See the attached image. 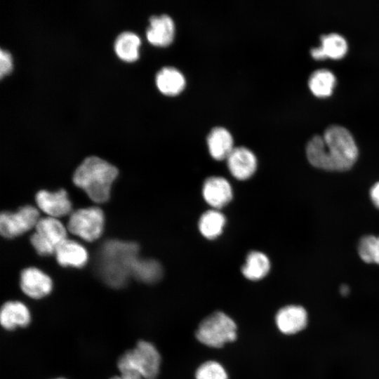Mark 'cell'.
<instances>
[{
  "label": "cell",
  "mask_w": 379,
  "mask_h": 379,
  "mask_svg": "<svg viewBox=\"0 0 379 379\" xmlns=\"http://www.w3.org/2000/svg\"><path fill=\"white\" fill-rule=\"evenodd\" d=\"M358 148L352 133L340 125H330L322 135H314L306 145V155L314 167L344 171L352 167Z\"/></svg>",
  "instance_id": "1"
},
{
  "label": "cell",
  "mask_w": 379,
  "mask_h": 379,
  "mask_svg": "<svg viewBox=\"0 0 379 379\" xmlns=\"http://www.w3.org/2000/svg\"><path fill=\"white\" fill-rule=\"evenodd\" d=\"M136 243L111 240L102 246L99 257V272L102 280L114 288L124 286L132 276V267L138 258Z\"/></svg>",
  "instance_id": "2"
},
{
  "label": "cell",
  "mask_w": 379,
  "mask_h": 379,
  "mask_svg": "<svg viewBox=\"0 0 379 379\" xmlns=\"http://www.w3.org/2000/svg\"><path fill=\"white\" fill-rule=\"evenodd\" d=\"M118 175L117 168L95 156L86 158L73 175L74 183L84 190L95 202L103 203L109 198L112 182Z\"/></svg>",
  "instance_id": "3"
},
{
  "label": "cell",
  "mask_w": 379,
  "mask_h": 379,
  "mask_svg": "<svg viewBox=\"0 0 379 379\" xmlns=\"http://www.w3.org/2000/svg\"><path fill=\"white\" fill-rule=\"evenodd\" d=\"M161 364V356L151 343L140 340L136 346L124 352L117 367L121 375L135 379H156Z\"/></svg>",
  "instance_id": "4"
},
{
  "label": "cell",
  "mask_w": 379,
  "mask_h": 379,
  "mask_svg": "<svg viewBox=\"0 0 379 379\" xmlns=\"http://www.w3.org/2000/svg\"><path fill=\"white\" fill-rule=\"evenodd\" d=\"M196 337L206 346L219 348L236 339L237 325L226 314L215 312L201 322Z\"/></svg>",
  "instance_id": "5"
},
{
  "label": "cell",
  "mask_w": 379,
  "mask_h": 379,
  "mask_svg": "<svg viewBox=\"0 0 379 379\" xmlns=\"http://www.w3.org/2000/svg\"><path fill=\"white\" fill-rule=\"evenodd\" d=\"M36 232L30 241L41 255L55 253L58 245L67 239V231L62 223L52 217L40 218L35 226Z\"/></svg>",
  "instance_id": "6"
},
{
  "label": "cell",
  "mask_w": 379,
  "mask_h": 379,
  "mask_svg": "<svg viewBox=\"0 0 379 379\" xmlns=\"http://www.w3.org/2000/svg\"><path fill=\"white\" fill-rule=\"evenodd\" d=\"M104 226V214L98 207L81 208L69 217V231L87 241H93L101 235Z\"/></svg>",
  "instance_id": "7"
},
{
  "label": "cell",
  "mask_w": 379,
  "mask_h": 379,
  "mask_svg": "<svg viewBox=\"0 0 379 379\" xmlns=\"http://www.w3.org/2000/svg\"><path fill=\"white\" fill-rule=\"evenodd\" d=\"M38 210L25 206L15 213L3 212L0 217L1 234L6 238L18 237L36 226L39 220Z\"/></svg>",
  "instance_id": "8"
},
{
  "label": "cell",
  "mask_w": 379,
  "mask_h": 379,
  "mask_svg": "<svg viewBox=\"0 0 379 379\" xmlns=\"http://www.w3.org/2000/svg\"><path fill=\"white\" fill-rule=\"evenodd\" d=\"M308 321L307 310L298 305H286L280 308L275 316L277 327L285 335H294L303 331Z\"/></svg>",
  "instance_id": "9"
},
{
  "label": "cell",
  "mask_w": 379,
  "mask_h": 379,
  "mask_svg": "<svg viewBox=\"0 0 379 379\" xmlns=\"http://www.w3.org/2000/svg\"><path fill=\"white\" fill-rule=\"evenodd\" d=\"M202 194L206 202L218 210L228 204L233 197L231 184L220 176H211L206 179Z\"/></svg>",
  "instance_id": "10"
},
{
  "label": "cell",
  "mask_w": 379,
  "mask_h": 379,
  "mask_svg": "<svg viewBox=\"0 0 379 379\" xmlns=\"http://www.w3.org/2000/svg\"><path fill=\"white\" fill-rule=\"evenodd\" d=\"M227 164L232 176L239 180L250 178L258 166L255 155L245 147H234L227 158Z\"/></svg>",
  "instance_id": "11"
},
{
  "label": "cell",
  "mask_w": 379,
  "mask_h": 379,
  "mask_svg": "<svg viewBox=\"0 0 379 379\" xmlns=\"http://www.w3.org/2000/svg\"><path fill=\"white\" fill-rule=\"evenodd\" d=\"M52 280L45 273L35 267H28L22 270L20 275V287L29 297L41 298L50 293Z\"/></svg>",
  "instance_id": "12"
},
{
  "label": "cell",
  "mask_w": 379,
  "mask_h": 379,
  "mask_svg": "<svg viewBox=\"0 0 379 379\" xmlns=\"http://www.w3.org/2000/svg\"><path fill=\"white\" fill-rule=\"evenodd\" d=\"M35 199L39 208L50 217H62L71 212L72 204L65 190L55 192L41 190Z\"/></svg>",
  "instance_id": "13"
},
{
  "label": "cell",
  "mask_w": 379,
  "mask_h": 379,
  "mask_svg": "<svg viewBox=\"0 0 379 379\" xmlns=\"http://www.w3.org/2000/svg\"><path fill=\"white\" fill-rule=\"evenodd\" d=\"M146 35L147 40L155 46H165L170 44L175 35L173 20L166 14L151 16Z\"/></svg>",
  "instance_id": "14"
},
{
  "label": "cell",
  "mask_w": 379,
  "mask_h": 379,
  "mask_svg": "<svg viewBox=\"0 0 379 379\" xmlns=\"http://www.w3.org/2000/svg\"><path fill=\"white\" fill-rule=\"evenodd\" d=\"M0 321L1 326L7 330L27 326L30 321L29 309L19 301L6 302L1 309Z\"/></svg>",
  "instance_id": "15"
},
{
  "label": "cell",
  "mask_w": 379,
  "mask_h": 379,
  "mask_svg": "<svg viewBox=\"0 0 379 379\" xmlns=\"http://www.w3.org/2000/svg\"><path fill=\"white\" fill-rule=\"evenodd\" d=\"M55 253L58 262L64 267H81L88 260L85 248L70 239H66L61 242L56 248Z\"/></svg>",
  "instance_id": "16"
},
{
  "label": "cell",
  "mask_w": 379,
  "mask_h": 379,
  "mask_svg": "<svg viewBox=\"0 0 379 379\" xmlns=\"http://www.w3.org/2000/svg\"><path fill=\"white\" fill-rule=\"evenodd\" d=\"M207 145L211 156L216 160L227 159L233 150V138L225 128H213L208 135Z\"/></svg>",
  "instance_id": "17"
},
{
  "label": "cell",
  "mask_w": 379,
  "mask_h": 379,
  "mask_svg": "<svg viewBox=\"0 0 379 379\" xmlns=\"http://www.w3.org/2000/svg\"><path fill=\"white\" fill-rule=\"evenodd\" d=\"M159 90L168 95L180 93L185 86V78L180 71L173 67H162L156 75Z\"/></svg>",
  "instance_id": "18"
},
{
  "label": "cell",
  "mask_w": 379,
  "mask_h": 379,
  "mask_svg": "<svg viewBox=\"0 0 379 379\" xmlns=\"http://www.w3.org/2000/svg\"><path fill=\"white\" fill-rule=\"evenodd\" d=\"M270 261L268 257L258 251H251L241 267L243 275L251 281H258L269 273Z\"/></svg>",
  "instance_id": "19"
},
{
  "label": "cell",
  "mask_w": 379,
  "mask_h": 379,
  "mask_svg": "<svg viewBox=\"0 0 379 379\" xmlns=\"http://www.w3.org/2000/svg\"><path fill=\"white\" fill-rule=\"evenodd\" d=\"M226 223L225 215L218 209H211L200 217L198 227L201 234L207 239H214L223 231Z\"/></svg>",
  "instance_id": "20"
},
{
  "label": "cell",
  "mask_w": 379,
  "mask_h": 379,
  "mask_svg": "<svg viewBox=\"0 0 379 379\" xmlns=\"http://www.w3.org/2000/svg\"><path fill=\"white\" fill-rule=\"evenodd\" d=\"M139 36L129 31L120 33L114 41V51L123 60L133 61L138 58Z\"/></svg>",
  "instance_id": "21"
},
{
  "label": "cell",
  "mask_w": 379,
  "mask_h": 379,
  "mask_svg": "<svg viewBox=\"0 0 379 379\" xmlns=\"http://www.w3.org/2000/svg\"><path fill=\"white\" fill-rule=\"evenodd\" d=\"M131 275L139 281L152 284L161 278L163 269L161 264L154 259L138 258L133 265Z\"/></svg>",
  "instance_id": "22"
},
{
  "label": "cell",
  "mask_w": 379,
  "mask_h": 379,
  "mask_svg": "<svg viewBox=\"0 0 379 379\" xmlns=\"http://www.w3.org/2000/svg\"><path fill=\"white\" fill-rule=\"evenodd\" d=\"M335 83L334 74L326 69H319L314 71L310 74L308 81L312 93L320 97L330 95Z\"/></svg>",
  "instance_id": "23"
},
{
  "label": "cell",
  "mask_w": 379,
  "mask_h": 379,
  "mask_svg": "<svg viewBox=\"0 0 379 379\" xmlns=\"http://www.w3.org/2000/svg\"><path fill=\"white\" fill-rule=\"evenodd\" d=\"M321 48L327 57L340 58L347 50V43L345 39L338 33H330L321 36Z\"/></svg>",
  "instance_id": "24"
},
{
  "label": "cell",
  "mask_w": 379,
  "mask_h": 379,
  "mask_svg": "<svg viewBox=\"0 0 379 379\" xmlns=\"http://www.w3.org/2000/svg\"><path fill=\"white\" fill-rule=\"evenodd\" d=\"M196 379H228L224 367L217 361H208L202 364L196 371Z\"/></svg>",
  "instance_id": "25"
},
{
  "label": "cell",
  "mask_w": 379,
  "mask_h": 379,
  "mask_svg": "<svg viewBox=\"0 0 379 379\" xmlns=\"http://www.w3.org/2000/svg\"><path fill=\"white\" fill-rule=\"evenodd\" d=\"M377 241L378 237L373 235H366L361 238L358 245V253L364 262H375Z\"/></svg>",
  "instance_id": "26"
},
{
  "label": "cell",
  "mask_w": 379,
  "mask_h": 379,
  "mask_svg": "<svg viewBox=\"0 0 379 379\" xmlns=\"http://www.w3.org/2000/svg\"><path fill=\"white\" fill-rule=\"evenodd\" d=\"M12 69V57L11 53L2 48L0 49V77L10 72Z\"/></svg>",
  "instance_id": "27"
},
{
  "label": "cell",
  "mask_w": 379,
  "mask_h": 379,
  "mask_svg": "<svg viewBox=\"0 0 379 379\" xmlns=\"http://www.w3.org/2000/svg\"><path fill=\"white\" fill-rule=\"evenodd\" d=\"M370 196L373 204L379 208V182L371 187Z\"/></svg>",
  "instance_id": "28"
},
{
  "label": "cell",
  "mask_w": 379,
  "mask_h": 379,
  "mask_svg": "<svg viewBox=\"0 0 379 379\" xmlns=\"http://www.w3.org/2000/svg\"><path fill=\"white\" fill-rule=\"evenodd\" d=\"M310 52L312 55L316 59H323L326 57L321 46L311 48Z\"/></svg>",
  "instance_id": "29"
},
{
  "label": "cell",
  "mask_w": 379,
  "mask_h": 379,
  "mask_svg": "<svg viewBox=\"0 0 379 379\" xmlns=\"http://www.w3.org/2000/svg\"><path fill=\"white\" fill-rule=\"evenodd\" d=\"M339 291L343 296H347L350 293V288L347 285L343 284L340 286Z\"/></svg>",
  "instance_id": "30"
},
{
  "label": "cell",
  "mask_w": 379,
  "mask_h": 379,
  "mask_svg": "<svg viewBox=\"0 0 379 379\" xmlns=\"http://www.w3.org/2000/svg\"><path fill=\"white\" fill-rule=\"evenodd\" d=\"M375 264L379 265V237H378V241L376 245V251H375Z\"/></svg>",
  "instance_id": "31"
},
{
  "label": "cell",
  "mask_w": 379,
  "mask_h": 379,
  "mask_svg": "<svg viewBox=\"0 0 379 379\" xmlns=\"http://www.w3.org/2000/svg\"><path fill=\"white\" fill-rule=\"evenodd\" d=\"M111 379H135V378H131V377L124 376V375H118V376H114Z\"/></svg>",
  "instance_id": "32"
},
{
  "label": "cell",
  "mask_w": 379,
  "mask_h": 379,
  "mask_svg": "<svg viewBox=\"0 0 379 379\" xmlns=\"http://www.w3.org/2000/svg\"><path fill=\"white\" fill-rule=\"evenodd\" d=\"M55 379H64V378H55Z\"/></svg>",
  "instance_id": "33"
}]
</instances>
